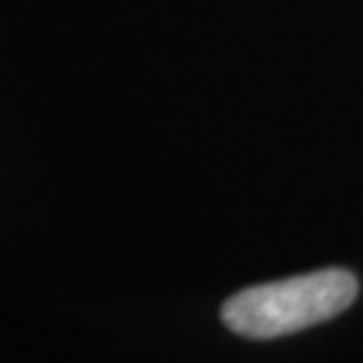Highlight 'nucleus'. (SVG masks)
Masks as SVG:
<instances>
[{"instance_id": "f257e3e1", "label": "nucleus", "mask_w": 363, "mask_h": 363, "mask_svg": "<svg viewBox=\"0 0 363 363\" xmlns=\"http://www.w3.org/2000/svg\"><path fill=\"white\" fill-rule=\"evenodd\" d=\"M355 296V274L347 269H320L245 288L226 298L220 318L240 337L277 339L337 318Z\"/></svg>"}]
</instances>
